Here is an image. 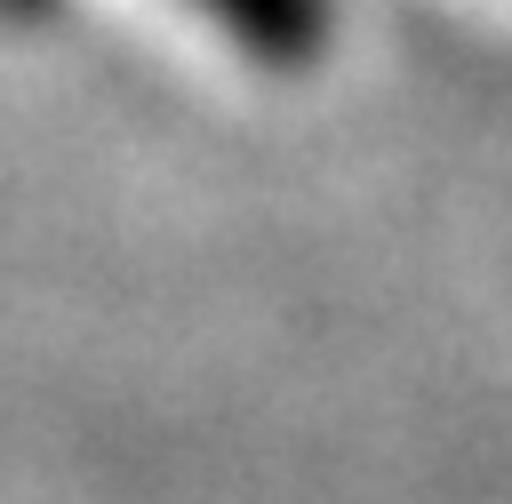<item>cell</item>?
I'll return each mask as SVG.
<instances>
[{
  "mask_svg": "<svg viewBox=\"0 0 512 504\" xmlns=\"http://www.w3.org/2000/svg\"><path fill=\"white\" fill-rule=\"evenodd\" d=\"M192 8H208L216 32H224L240 56L280 64V72L312 64V56L328 48V24H336V0H192Z\"/></svg>",
  "mask_w": 512,
  "mask_h": 504,
  "instance_id": "1",
  "label": "cell"
},
{
  "mask_svg": "<svg viewBox=\"0 0 512 504\" xmlns=\"http://www.w3.org/2000/svg\"><path fill=\"white\" fill-rule=\"evenodd\" d=\"M0 16L8 24H40V16H56V0H0Z\"/></svg>",
  "mask_w": 512,
  "mask_h": 504,
  "instance_id": "2",
  "label": "cell"
}]
</instances>
